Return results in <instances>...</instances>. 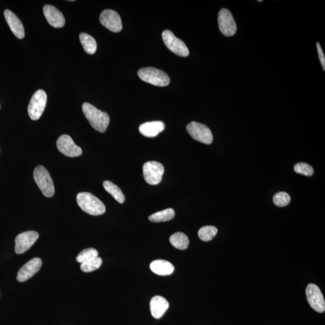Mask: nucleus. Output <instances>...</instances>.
Listing matches in <instances>:
<instances>
[{"mask_svg": "<svg viewBox=\"0 0 325 325\" xmlns=\"http://www.w3.org/2000/svg\"><path fill=\"white\" fill-rule=\"evenodd\" d=\"M82 110L93 128L100 133L106 131L110 122V117L107 113L98 110L88 103H83Z\"/></svg>", "mask_w": 325, "mask_h": 325, "instance_id": "1", "label": "nucleus"}, {"mask_svg": "<svg viewBox=\"0 0 325 325\" xmlns=\"http://www.w3.org/2000/svg\"><path fill=\"white\" fill-rule=\"evenodd\" d=\"M77 202L83 212L92 216L103 215L106 207L101 201L91 193H79L77 196Z\"/></svg>", "mask_w": 325, "mask_h": 325, "instance_id": "2", "label": "nucleus"}, {"mask_svg": "<svg viewBox=\"0 0 325 325\" xmlns=\"http://www.w3.org/2000/svg\"><path fill=\"white\" fill-rule=\"evenodd\" d=\"M138 75L142 81L157 86H168L170 78L164 71L153 67L142 68L139 70Z\"/></svg>", "mask_w": 325, "mask_h": 325, "instance_id": "3", "label": "nucleus"}, {"mask_svg": "<svg viewBox=\"0 0 325 325\" xmlns=\"http://www.w3.org/2000/svg\"><path fill=\"white\" fill-rule=\"evenodd\" d=\"M33 178L45 197L51 198L54 196L55 188L53 181L45 167L37 166L34 170Z\"/></svg>", "mask_w": 325, "mask_h": 325, "instance_id": "4", "label": "nucleus"}, {"mask_svg": "<svg viewBox=\"0 0 325 325\" xmlns=\"http://www.w3.org/2000/svg\"><path fill=\"white\" fill-rule=\"evenodd\" d=\"M47 101V95L43 90L36 91L31 98L28 113L31 119L33 120H38L41 117Z\"/></svg>", "mask_w": 325, "mask_h": 325, "instance_id": "5", "label": "nucleus"}, {"mask_svg": "<svg viewBox=\"0 0 325 325\" xmlns=\"http://www.w3.org/2000/svg\"><path fill=\"white\" fill-rule=\"evenodd\" d=\"M186 129L194 140L206 145H210L213 141L211 130L206 125L197 122H191L186 126Z\"/></svg>", "mask_w": 325, "mask_h": 325, "instance_id": "6", "label": "nucleus"}, {"mask_svg": "<svg viewBox=\"0 0 325 325\" xmlns=\"http://www.w3.org/2000/svg\"><path fill=\"white\" fill-rule=\"evenodd\" d=\"M162 39L166 47L173 53L181 57H187L189 51L185 43L176 38L171 31L166 30L162 33Z\"/></svg>", "mask_w": 325, "mask_h": 325, "instance_id": "7", "label": "nucleus"}, {"mask_svg": "<svg viewBox=\"0 0 325 325\" xmlns=\"http://www.w3.org/2000/svg\"><path fill=\"white\" fill-rule=\"evenodd\" d=\"M165 168L162 164L151 161L143 166V174L145 181L150 185L159 184L162 181Z\"/></svg>", "mask_w": 325, "mask_h": 325, "instance_id": "8", "label": "nucleus"}, {"mask_svg": "<svg viewBox=\"0 0 325 325\" xmlns=\"http://www.w3.org/2000/svg\"><path fill=\"white\" fill-rule=\"evenodd\" d=\"M306 299L315 311L322 313L325 311V302L322 293L316 285L309 284L305 290Z\"/></svg>", "mask_w": 325, "mask_h": 325, "instance_id": "9", "label": "nucleus"}, {"mask_svg": "<svg viewBox=\"0 0 325 325\" xmlns=\"http://www.w3.org/2000/svg\"><path fill=\"white\" fill-rule=\"evenodd\" d=\"M219 28L225 36H233L236 33L237 25L231 12L227 9H222L218 15Z\"/></svg>", "mask_w": 325, "mask_h": 325, "instance_id": "10", "label": "nucleus"}, {"mask_svg": "<svg viewBox=\"0 0 325 325\" xmlns=\"http://www.w3.org/2000/svg\"><path fill=\"white\" fill-rule=\"evenodd\" d=\"M100 21L103 26L114 33H118L122 29L120 15L116 12L107 9L101 12Z\"/></svg>", "mask_w": 325, "mask_h": 325, "instance_id": "11", "label": "nucleus"}, {"mask_svg": "<svg viewBox=\"0 0 325 325\" xmlns=\"http://www.w3.org/2000/svg\"><path fill=\"white\" fill-rule=\"evenodd\" d=\"M39 234L36 231H29L18 234L15 238V252L22 254L29 250L38 239Z\"/></svg>", "mask_w": 325, "mask_h": 325, "instance_id": "12", "label": "nucleus"}, {"mask_svg": "<svg viewBox=\"0 0 325 325\" xmlns=\"http://www.w3.org/2000/svg\"><path fill=\"white\" fill-rule=\"evenodd\" d=\"M58 151L65 156L76 157L81 156L82 150L77 146L70 136L63 135L58 138L57 141Z\"/></svg>", "mask_w": 325, "mask_h": 325, "instance_id": "13", "label": "nucleus"}, {"mask_svg": "<svg viewBox=\"0 0 325 325\" xmlns=\"http://www.w3.org/2000/svg\"><path fill=\"white\" fill-rule=\"evenodd\" d=\"M42 263V260L39 258H34L30 259L18 271V281L22 283V282L29 280L40 270Z\"/></svg>", "mask_w": 325, "mask_h": 325, "instance_id": "14", "label": "nucleus"}, {"mask_svg": "<svg viewBox=\"0 0 325 325\" xmlns=\"http://www.w3.org/2000/svg\"><path fill=\"white\" fill-rule=\"evenodd\" d=\"M43 12L46 20L52 27L61 28L64 26L65 19L63 15L54 6L45 5L43 8Z\"/></svg>", "mask_w": 325, "mask_h": 325, "instance_id": "15", "label": "nucleus"}, {"mask_svg": "<svg viewBox=\"0 0 325 325\" xmlns=\"http://www.w3.org/2000/svg\"><path fill=\"white\" fill-rule=\"evenodd\" d=\"M4 15L9 27L18 39H23L25 36V30L23 24L16 15L11 11L6 10Z\"/></svg>", "mask_w": 325, "mask_h": 325, "instance_id": "16", "label": "nucleus"}, {"mask_svg": "<svg viewBox=\"0 0 325 325\" xmlns=\"http://www.w3.org/2000/svg\"><path fill=\"white\" fill-rule=\"evenodd\" d=\"M169 306V302L165 298L160 296H154L150 301L151 313L153 317L159 319L165 314Z\"/></svg>", "mask_w": 325, "mask_h": 325, "instance_id": "17", "label": "nucleus"}, {"mask_svg": "<svg viewBox=\"0 0 325 325\" xmlns=\"http://www.w3.org/2000/svg\"><path fill=\"white\" fill-rule=\"evenodd\" d=\"M165 128V124L162 121H151L143 123L139 126V132L147 138L156 137Z\"/></svg>", "mask_w": 325, "mask_h": 325, "instance_id": "18", "label": "nucleus"}, {"mask_svg": "<svg viewBox=\"0 0 325 325\" xmlns=\"http://www.w3.org/2000/svg\"><path fill=\"white\" fill-rule=\"evenodd\" d=\"M152 272L160 276H167L171 275L174 271V266L171 263L164 259H157L150 265Z\"/></svg>", "mask_w": 325, "mask_h": 325, "instance_id": "19", "label": "nucleus"}, {"mask_svg": "<svg viewBox=\"0 0 325 325\" xmlns=\"http://www.w3.org/2000/svg\"><path fill=\"white\" fill-rule=\"evenodd\" d=\"M79 38L85 52L89 54H94L97 49L95 39L91 35L85 33L80 34Z\"/></svg>", "mask_w": 325, "mask_h": 325, "instance_id": "20", "label": "nucleus"}, {"mask_svg": "<svg viewBox=\"0 0 325 325\" xmlns=\"http://www.w3.org/2000/svg\"><path fill=\"white\" fill-rule=\"evenodd\" d=\"M169 241L173 247L179 250L186 249L189 244L188 237L181 232L172 234L169 238Z\"/></svg>", "mask_w": 325, "mask_h": 325, "instance_id": "21", "label": "nucleus"}, {"mask_svg": "<svg viewBox=\"0 0 325 325\" xmlns=\"http://www.w3.org/2000/svg\"><path fill=\"white\" fill-rule=\"evenodd\" d=\"M103 187L108 193H110L117 202L123 204L125 202V197L121 189L116 184L110 181H105Z\"/></svg>", "mask_w": 325, "mask_h": 325, "instance_id": "22", "label": "nucleus"}, {"mask_svg": "<svg viewBox=\"0 0 325 325\" xmlns=\"http://www.w3.org/2000/svg\"><path fill=\"white\" fill-rule=\"evenodd\" d=\"M175 213L172 209H167L154 213L149 216L150 221L152 222H162L171 221L174 218Z\"/></svg>", "mask_w": 325, "mask_h": 325, "instance_id": "23", "label": "nucleus"}, {"mask_svg": "<svg viewBox=\"0 0 325 325\" xmlns=\"http://www.w3.org/2000/svg\"><path fill=\"white\" fill-rule=\"evenodd\" d=\"M218 232V229L213 226H204L200 229L198 234L201 240L209 241L216 236Z\"/></svg>", "mask_w": 325, "mask_h": 325, "instance_id": "24", "label": "nucleus"}, {"mask_svg": "<svg viewBox=\"0 0 325 325\" xmlns=\"http://www.w3.org/2000/svg\"><path fill=\"white\" fill-rule=\"evenodd\" d=\"M103 260L99 256L81 263L80 269L83 272L88 273L97 270L101 267Z\"/></svg>", "mask_w": 325, "mask_h": 325, "instance_id": "25", "label": "nucleus"}, {"mask_svg": "<svg viewBox=\"0 0 325 325\" xmlns=\"http://www.w3.org/2000/svg\"><path fill=\"white\" fill-rule=\"evenodd\" d=\"M290 201V195L284 191H280V192L275 194L273 198L275 205L280 207H284L289 205Z\"/></svg>", "mask_w": 325, "mask_h": 325, "instance_id": "26", "label": "nucleus"}, {"mask_svg": "<svg viewBox=\"0 0 325 325\" xmlns=\"http://www.w3.org/2000/svg\"><path fill=\"white\" fill-rule=\"evenodd\" d=\"M98 256V252L94 248H88L83 250L77 256V261L80 263H82L88 261L89 259L94 258Z\"/></svg>", "mask_w": 325, "mask_h": 325, "instance_id": "27", "label": "nucleus"}, {"mask_svg": "<svg viewBox=\"0 0 325 325\" xmlns=\"http://www.w3.org/2000/svg\"><path fill=\"white\" fill-rule=\"evenodd\" d=\"M294 170L297 173L306 176L313 175L314 169L310 165L305 163H298L294 166Z\"/></svg>", "mask_w": 325, "mask_h": 325, "instance_id": "28", "label": "nucleus"}, {"mask_svg": "<svg viewBox=\"0 0 325 325\" xmlns=\"http://www.w3.org/2000/svg\"><path fill=\"white\" fill-rule=\"evenodd\" d=\"M316 45H317L318 57H319L321 66H322L323 69L324 71L325 70V57H324L323 51L322 50V48H321V47L319 42H317Z\"/></svg>", "mask_w": 325, "mask_h": 325, "instance_id": "29", "label": "nucleus"}, {"mask_svg": "<svg viewBox=\"0 0 325 325\" xmlns=\"http://www.w3.org/2000/svg\"><path fill=\"white\" fill-rule=\"evenodd\" d=\"M258 2H262L263 1H262V0H259V1H258Z\"/></svg>", "mask_w": 325, "mask_h": 325, "instance_id": "30", "label": "nucleus"}]
</instances>
